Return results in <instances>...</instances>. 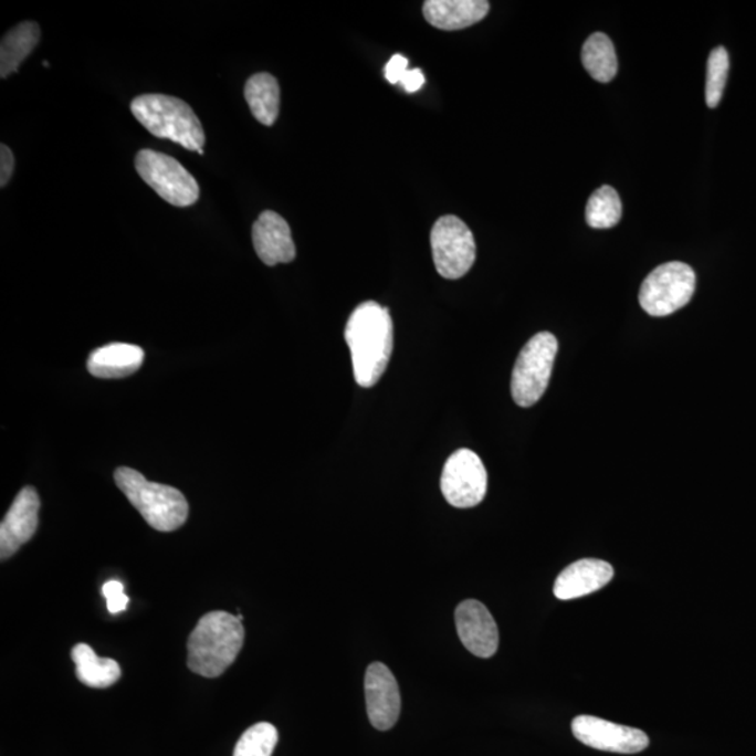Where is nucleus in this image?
Here are the masks:
<instances>
[{
    "mask_svg": "<svg viewBox=\"0 0 756 756\" xmlns=\"http://www.w3.org/2000/svg\"><path fill=\"white\" fill-rule=\"evenodd\" d=\"M613 577V567L600 559H581L567 566L555 581L554 595L559 600H576L601 590Z\"/></svg>",
    "mask_w": 756,
    "mask_h": 756,
    "instance_id": "obj_15",
    "label": "nucleus"
},
{
    "mask_svg": "<svg viewBox=\"0 0 756 756\" xmlns=\"http://www.w3.org/2000/svg\"><path fill=\"white\" fill-rule=\"evenodd\" d=\"M252 243L260 260L267 266L287 264L296 256L291 228L273 210L262 212L252 225Z\"/></svg>",
    "mask_w": 756,
    "mask_h": 756,
    "instance_id": "obj_14",
    "label": "nucleus"
},
{
    "mask_svg": "<svg viewBox=\"0 0 756 756\" xmlns=\"http://www.w3.org/2000/svg\"><path fill=\"white\" fill-rule=\"evenodd\" d=\"M430 245L435 270L444 280H460L470 272L476 259L474 234L460 218L449 214L434 223Z\"/></svg>",
    "mask_w": 756,
    "mask_h": 756,
    "instance_id": "obj_8",
    "label": "nucleus"
},
{
    "mask_svg": "<svg viewBox=\"0 0 756 756\" xmlns=\"http://www.w3.org/2000/svg\"><path fill=\"white\" fill-rule=\"evenodd\" d=\"M401 84L408 93L418 92L419 88H422V86L424 84V76H423L422 71H420V70L408 71L406 73V76L402 77Z\"/></svg>",
    "mask_w": 756,
    "mask_h": 756,
    "instance_id": "obj_28",
    "label": "nucleus"
},
{
    "mask_svg": "<svg viewBox=\"0 0 756 756\" xmlns=\"http://www.w3.org/2000/svg\"><path fill=\"white\" fill-rule=\"evenodd\" d=\"M39 493L33 486H25L15 496L2 524H0V558L9 559L25 543H29L39 527Z\"/></svg>",
    "mask_w": 756,
    "mask_h": 756,
    "instance_id": "obj_13",
    "label": "nucleus"
},
{
    "mask_svg": "<svg viewBox=\"0 0 756 756\" xmlns=\"http://www.w3.org/2000/svg\"><path fill=\"white\" fill-rule=\"evenodd\" d=\"M14 157L10 147L0 145V187L8 186L10 178L13 176Z\"/></svg>",
    "mask_w": 756,
    "mask_h": 756,
    "instance_id": "obj_27",
    "label": "nucleus"
},
{
    "mask_svg": "<svg viewBox=\"0 0 756 756\" xmlns=\"http://www.w3.org/2000/svg\"><path fill=\"white\" fill-rule=\"evenodd\" d=\"M145 351L130 344H109L92 351L87 370L98 378H124L134 375L144 364Z\"/></svg>",
    "mask_w": 756,
    "mask_h": 756,
    "instance_id": "obj_17",
    "label": "nucleus"
},
{
    "mask_svg": "<svg viewBox=\"0 0 756 756\" xmlns=\"http://www.w3.org/2000/svg\"><path fill=\"white\" fill-rule=\"evenodd\" d=\"M277 744V729L271 723H259L241 735L233 756H272Z\"/></svg>",
    "mask_w": 756,
    "mask_h": 756,
    "instance_id": "obj_23",
    "label": "nucleus"
},
{
    "mask_svg": "<svg viewBox=\"0 0 756 756\" xmlns=\"http://www.w3.org/2000/svg\"><path fill=\"white\" fill-rule=\"evenodd\" d=\"M41 36L40 25L34 21H24L10 30L0 44V77L7 78L18 72L35 46Z\"/></svg>",
    "mask_w": 756,
    "mask_h": 756,
    "instance_id": "obj_18",
    "label": "nucleus"
},
{
    "mask_svg": "<svg viewBox=\"0 0 756 756\" xmlns=\"http://www.w3.org/2000/svg\"><path fill=\"white\" fill-rule=\"evenodd\" d=\"M114 477L120 492L151 528L170 533L187 522L188 502L176 487L149 482L140 472L128 466H120Z\"/></svg>",
    "mask_w": 756,
    "mask_h": 756,
    "instance_id": "obj_4",
    "label": "nucleus"
},
{
    "mask_svg": "<svg viewBox=\"0 0 756 756\" xmlns=\"http://www.w3.org/2000/svg\"><path fill=\"white\" fill-rule=\"evenodd\" d=\"M365 696L371 726L387 732L396 726L401 713V693L390 669L372 663L366 671Z\"/></svg>",
    "mask_w": 756,
    "mask_h": 756,
    "instance_id": "obj_11",
    "label": "nucleus"
},
{
    "mask_svg": "<svg viewBox=\"0 0 756 756\" xmlns=\"http://www.w3.org/2000/svg\"><path fill=\"white\" fill-rule=\"evenodd\" d=\"M695 286L696 275L690 265L666 262L645 277L639 293L640 306L653 317H665L691 302Z\"/></svg>",
    "mask_w": 756,
    "mask_h": 756,
    "instance_id": "obj_6",
    "label": "nucleus"
},
{
    "mask_svg": "<svg viewBox=\"0 0 756 756\" xmlns=\"http://www.w3.org/2000/svg\"><path fill=\"white\" fill-rule=\"evenodd\" d=\"M728 70V52L723 46H717L711 52L707 61L706 104L708 108H716L721 104Z\"/></svg>",
    "mask_w": 756,
    "mask_h": 756,
    "instance_id": "obj_24",
    "label": "nucleus"
},
{
    "mask_svg": "<svg viewBox=\"0 0 756 756\" xmlns=\"http://www.w3.org/2000/svg\"><path fill=\"white\" fill-rule=\"evenodd\" d=\"M622 218V202L616 189L609 186L598 188L588 199L586 220L592 229H611Z\"/></svg>",
    "mask_w": 756,
    "mask_h": 756,
    "instance_id": "obj_22",
    "label": "nucleus"
},
{
    "mask_svg": "<svg viewBox=\"0 0 756 756\" xmlns=\"http://www.w3.org/2000/svg\"><path fill=\"white\" fill-rule=\"evenodd\" d=\"M440 486L451 506H477L487 491V474L480 455L469 449L455 451L445 462Z\"/></svg>",
    "mask_w": 756,
    "mask_h": 756,
    "instance_id": "obj_9",
    "label": "nucleus"
},
{
    "mask_svg": "<svg viewBox=\"0 0 756 756\" xmlns=\"http://www.w3.org/2000/svg\"><path fill=\"white\" fill-rule=\"evenodd\" d=\"M490 9L491 4L485 0H428L423 14L433 28L455 31L480 23Z\"/></svg>",
    "mask_w": 756,
    "mask_h": 756,
    "instance_id": "obj_16",
    "label": "nucleus"
},
{
    "mask_svg": "<svg viewBox=\"0 0 756 756\" xmlns=\"http://www.w3.org/2000/svg\"><path fill=\"white\" fill-rule=\"evenodd\" d=\"M456 632L465 649L490 659L498 648V629L490 609L476 600L462 601L455 609Z\"/></svg>",
    "mask_w": 756,
    "mask_h": 756,
    "instance_id": "obj_12",
    "label": "nucleus"
},
{
    "mask_svg": "<svg viewBox=\"0 0 756 756\" xmlns=\"http://www.w3.org/2000/svg\"><path fill=\"white\" fill-rule=\"evenodd\" d=\"M244 96L256 120L266 126L276 123L280 115L281 88L271 73L262 72L251 76L245 83Z\"/></svg>",
    "mask_w": 756,
    "mask_h": 756,
    "instance_id": "obj_19",
    "label": "nucleus"
},
{
    "mask_svg": "<svg viewBox=\"0 0 756 756\" xmlns=\"http://www.w3.org/2000/svg\"><path fill=\"white\" fill-rule=\"evenodd\" d=\"M244 627L224 611L204 613L188 639L189 670L207 679L222 675L243 649Z\"/></svg>",
    "mask_w": 756,
    "mask_h": 756,
    "instance_id": "obj_2",
    "label": "nucleus"
},
{
    "mask_svg": "<svg viewBox=\"0 0 756 756\" xmlns=\"http://www.w3.org/2000/svg\"><path fill=\"white\" fill-rule=\"evenodd\" d=\"M103 596L107 600L109 613L117 616L128 608L129 597L125 595L124 585L118 580H109L103 586Z\"/></svg>",
    "mask_w": 756,
    "mask_h": 756,
    "instance_id": "obj_25",
    "label": "nucleus"
},
{
    "mask_svg": "<svg viewBox=\"0 0 756 756\" xmlns=\"http://www.w3.org/2000/svg\"><path fill=\"white\" fill-rule=\"evenodd\" d=\"M408 72V60L401 54L393 55L388 61L385 70V76L391 84L401 83L402 77Z\"/></svg>",
    "mask_w": 756,
    "mask_h": 756,
    "instance_id": "obj_26",
    "label": "nucleus"
},
{
    "mask_svg": "<svg viewBox=\"0 0 756 756\" xmlns=\"http://www.w3.org/2000/svg\"><path fill=\"white\" fill-rule=\"evenodd\" d=\"M130 112L156 138L176 141L203 155V126L182 99L166 94H141L130 104Z\"/></svg>",
    "mask_w": 756,
    "mask_h": 756,
    "instance_id": "obj_3",
    "label": "nucleus"
},
{
    "mask_svg": "<svg viewBox=\"0 0 756 756\" xmlns=\"http://www.w3.org/2000/svg\"><path fill=\"white\" fill-rule=\"evenodd\" d=\"M135 167L141 180L168 203L187 208L198 202L199 186L196 178L171 156L144 149L136 155Z\"/></svg>",
    "mask_w": 756,
    "mask_h": 756,
    "instance_id": "obj_7",
    "label": "nucleus"
},
{
    "mask_svg": "<svg viewBox=\"0 0 756 756\" xmlns=\"http://www.w3.org/2000/svg\"><path fill=\"white\" fill-rule=\"evenodd\" d=\"M357 385L376 386L390 364L393 327L390 312L377 302H365L350 314L345 328Z\"/></svg>",
    "mask_w": 756,
    "mask_h": 756,
    "instance_id": "obj_1",
    "label": "nucleus"
},
{
    "mask_svg": "<svg viewBox=\"0 0 756 756\" xmlns=\"http://www.w3.org/2000/svg\"><path fill=\"white\" fill-rule=\"evenodd\" d=\"M556 354L558 339L550 333H539L525 344L512 376V396L517 406L533 407L544 396L553 375Z\"/></svg>",
    "mask_w": 756,
    "mask_h": 756,
    "instance_id": "obj_5",
    "label": "nucleus"
},
{
    "mask_svg": "<svg viewBox=\"0 0 756 756\" xmlns=\"http://www.w3.org/2000/svg\"><path fill=\"white\" fill-rule=\"evenodd\" d=\"M581 62L588 75L597 82L609 83L617 76V52L607 34L596 33L588 36L582 45Z\"/></svg>",
    "mask_w": 756,
    "mask_h": 756,
    "instance_id": "obj_21",
    "label": "nucleus"
},
{
    "mask_svg": "<svg viewBox=\"0 0 756 756\" xmlns=\"http://www.w3.org/2000/svg\"><path fill=\"white\" fill-rule=\"evenodd\" d=\"M571 732L581 744L616 754H638L649 747V737L642 729L621 726L596 716H577Z\"/></svg>",
    "mask_w": 756,
    "mask_h": 756,
    "instance_id": "obj_10",
    "label": "nucleus"
},
{
    "mask_svg": "<svg viewBox=\"0 0 756 756\" xmlns=\"http://www.w3.org/2000/svg\"><path fill=\"white\" fill-rule=\"evenodd\" d=\"M77 680L91 687H108L120 679V666L113 659L98 658L91 645L78 643L72 649Z\"/></svg>",
    "mask_w": 756,
    "mask_h": 756,
    "instance_id": "obj_20",
    "label": "nucleus"
}]
</instances>
